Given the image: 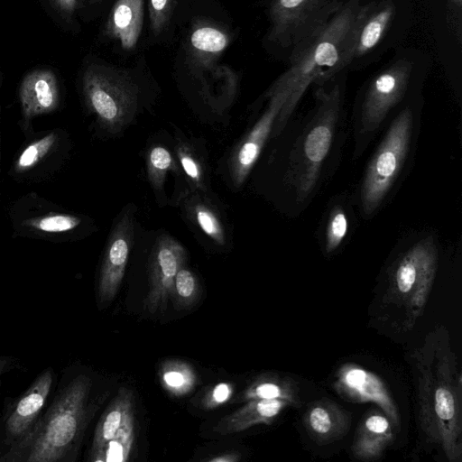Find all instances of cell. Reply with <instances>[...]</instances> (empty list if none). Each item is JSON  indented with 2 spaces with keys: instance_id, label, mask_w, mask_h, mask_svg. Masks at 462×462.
Here are the masks:
<instances>
[{
  "instance_id": "cell-26",
  "label": "cell",
  "mask_w": 462,
  "mask_h": 462,
  "mask_svg": "<svg viewBox=\"0 0 462 462\" xmlns=\"http://www.w3.org/2000/svg\"><path fill=\"white\" fill-rule=\"evenodd\" d=\"M200 287L196 275L181 267L175 275L171 299L177 309H187L198 300Z\"/></svg>"
},
{
  "instance_id": "cell-24",
  "label": "cell",
  "mask_w": 462,
  "mask_h": 462,
  "mask_svg": "<svg viewBox=\"0 0 462 462\" xmlns=\"http://www.w3.org/2000/svg\"><path fill=\"white\" fill-rule=\"evenodd\" d=\"M394 14V6L387 2L371 12L362 23L356 41L354 59L371 51L381 40Z\"/></svg>"
},
{
  "instance_id": "cell-4",
  "label": "cell",
  "mask_w": 462,
  "mask_h": 462,
  "mask_svg": "<svg viewBox=\"0 0 462 462\" xmlns=\"http://www.w3.org/2000/svg\"><path fill=\"white\" fill-rule=\"evenodd\" d=\"M93 381L85 374L60 388L51 405L31 430L0 457L7 462L75 461L97 404L91 399Z\"/></svg>"
},
{
  "instance_id": "cell-22",
  "label": "cell",
  "mask_w": 462,
  "mask_h": 462,
  "mask_svg": "<svg viewBox=\"0 0 462 462\" xmlns=\"http://www.w3.org/2000/svg\"><path fill=\"white\" fill-rule=\"evenodd\" d=\"M189 43L195 66L208 68L227 47L229 37L224 30L201 23L193 28Z\"/></svg>"
},
{
  "instance_id": "cell-12",
  "label": "cell",
  "mask_w": 462,
  "mask_h": 462,
  "mask_svg": "<svg viewBox=\"0 0 462 462\" xmlns=\"http://www.w3.org/2000/svg\"><path fill=\"white\" fill-rule=\"evenodd\" d=\"M133 216L126 211L121 216L110 236L97 288V303L99 309L108 306L114 300L122 283L133 245Z\"/></svg>"
},
{
  "instance_id": "cell-32",
  "label": "cell",
  "mask_w": 462,
  "mask_h": 462,
  "mask_svg": "<svg viewBox=\"0 0 462 462\" xmlns=\"http://www.w3.org/2000/svg\"><path fill=\"white\" fill-rule=\"evenodd\" d=\"M151 25L154 34H159L168 23L171 0H149Z\"/></svg>"
},
{
  "instance_id": "cell-7",
  "label": "cell",
  "mask_w": 462,
  "mask_h": 462,
  "mask_svg": "<svg viewBox=\"0 0 462 462\" xmlns=\"http://www.w3.org/2000/svg\"><path fill=\"white\" fill-rule=\"evenodd\" d=\"M412 68L408 60L395 61L376 75L358 96L351 116L353 160L364 155L377 134L404 104Z\"/></svg>"
},
{
  "instance_id": "cell-30",
  "label": "cell",
  "mask_w": 462,
  "mask_h": 462,
  "mask_svg": "<svg viewBox=\"0 0 462 462\" xmlns=\"http://www.w3.org/2000/svg\"><path fill=\"white\" fill-rule=\"evenodd\" d=\"M196 220L209 237L217 243L223 245L225 242V234L216 215L207 207L197 205L195 208Z\"/></svg>"
},
{
  "instance_id": "cell-33",
  "label": "cell",
  "mask_w": 462,
  "mask_h": 462,
  "mask_svg": "<svg viewBox=\"0 0 462 462\" xmlns=\"http://www.w3.org/2000/svg\"><path fill=\"white\" fill-rule=\"evenodd\" d=\"M180 164L186 174L196 183L201 181V169L197 161L189 153L180 152Z\"/></svg>"
},
{
  "instance_id": "cell-1",
  "label": "cell",
  "mask_w": 462,
  "mask_h": 462,
  "mask_svg": "<svg viewBox=\"0 0 462 462\" xmlns=\"http://www.w3.org/2000/svg\"><path fill=\"white\" fill-rule=\"evenodd\" d=\"M409 363L420 437L448 462H461L462 374L447 328L430 331Z\"/></svg>"
},
{
  "instance_id": "cell-36",
  "label": "cell",
  "mask_w": 462,
  "mask_h": 462,
  "mask_svg": "<svg viewBox=\"0 0 462 462\" xmlns=\"http://www.w3.org/2000/svg\"><path fill=\"white\" fill-rule=\"evenodd\" d=\"M16 360L14 357L3 356H0V383L3 374L12 369Z\"/></svg>"
},
{
  "instance_id": "cell-35",
  "label": "cell",
  "mask_w": 462,
  "mask_h": 462,
  "mask_svg": "<svg viewBox=\"0 0 462 462\" xmlns=\"http://www.w3.org/2000/svg\"><path fill=\"white\" fill-rule=\"evenodd\" d=\"M63 15L70 16L77 8V0H50Z\"/></svg>"
},
{
  "instance_id": "cell-34",
  "label": "cell",
  "mask_w": 462,
  "mask_h": 462,
  "mask_svg": "<svg viewBox=\"0 0 462 462\" xmlns=\"http://www.w3.org/2000/svg\"><path fill=\"white\" fill-rule=\"evenodd\" d=\"M231 393V386L228 383H219L209 394L207 404L212 407L214 405L222 403L230 397Z\"/></svg>"
},
{
  "instance_id": "cell-15",
  "label": "cell",
  "mask_w": 462,
  "mask_h": 462,
  "mask_svg": "<svg viewBox=\"0 0 462 462\" xmlns=\"http://www.w3.org/2000/svg\"><path fill=\"white\" fill-rule=\"evenodd\" d=\"M353 196L338 194L328 201L318 228L317 237L326 255L341 249L350 238L355 227Z\"/></svg>"
},
{
  "instance_id": "cell-23",
  "label": "cell",
  "mask_w": 462,
  "mask_h": 462,
  "mask_svg": "<svg viewBox=\"0 0 462 462\" xmlns=\"http://www.w3.org/2000/svg\"><path fill=\"white\" fill-rule=\"evenodd\" d=\"M252 399H280L294 407L301 403L297 383L290 376L277 374L257 377L244 393V400Z\"/></svg>"
},
{
  "instance_id": "cell-10",
  "label": "cell",
  "mask_w": 462,
  "mask_h": 462,
  "mask_svg": "<svg viewBox=\"0 0 462 462\" xmlns=\"http://www.w3.org/2000/svg\"><path fill=\"white\" fill-rule=\"evenodd\" d=\"M186 252L171 236H161L151 254L149 265V290L144 300V310L151 314L166 310L178 271L183 267Z\"/></svg>"
},
{
  "instance_id": "cell-16",
  "label": "cell",
  "mask_w": 462,
  "mask_h": 462,
  "mask_svg": "<svg viewBox=\"0 0 462 462\" xmlns=\"http://www.w3.org/2000/svg\"><path fill=\"white\" fill-rule=\"evenodd\" d=\"M303 423L309 436L319 445H325L348 433L351 415L336 402L321 399L309 405Z\"/></svg>"
},
{
  "instance_id": "cell-21",
  "label": "cell",
  "mask_w": 462,
  "mask_h": 462,
  "mask_svg": "<svg viewBox=\"0 0 462 462\" xmlns=\"http://www.w3.org/2000/svg\"><path fill=\"white\" fill-rule=\"evenodd\" d=\"M134 408V395L127 388H120L100 417L92 440L88 460L99 461L104 448L119 430L127 412Z\"/></svg>"
},
{
  "instance_id": "cell-8",
  "label": "cell",
  "mask_w": 462,
  "mask_h": 462,
  "mask_svg": "<svg viewBox=\"0 0 462 462\" xmlns=\"http://www.w3.org/2000/svg\"><path fill=\"white\" fill-rule=\"evenodd\" d=\"M83 92L90 109L110 131L117 132L134 113L136 87L119 71L89 67L83 76Z\"/></svg>"
},
{
  "instance_id": "cell-18",
  "label": "cell",
  "mask_w": 462,
  "mask_h": 462,
  "mask_svg": "<svg viewBox=\"0 0 462 462\" xmlns=\"http://www.w3.org/2000/svg\"><path fill=\"white\" fill-rule=\"evenodd\" d=\"M290 402L280 399H252L240 409L220 419L213 431L228 435L244 431L257 424H271Z\"/></svg>"
},
{
  "instance_id": "cell-5",
  "label": "cell",
  "mask_w": 462,
  "mask_h": 462,
  "mask_svg": "<svg viewBox=\"0 0 462 462\" xmlns=\"http://www.w3.org/2000/svg\"><path fill=\"white\" fill-rule=\"evenodd\" d=\"M421 103L409 99L385 126L353 196L365 219L372 218L404 179L413 161L421 117Z\"/></svg>"
},
{
  "instance_id": "cell-38",
  "label": "cell",
  "mask_w": 462,
  "mask_h": 462,
  "mask_svg": "<svg viewBox=\"0 0 462 462\" xmlns=\"http://www.w3.org/2000/svg\"><path fill=\"white\" fill-rule=\"evenodd\" d=\"M449 2L451 3V5L457 8V10H460L461 9V5H462V0H449Z\"/></svg>"
},
{
  "instance_id": "cell-27",
  "label": "cell",
  "mask_w": 462,
  "mask_h": 462,
  "mask_svg": "<svg viewBox=\"0 0 462 462\" xmlns=\"http://www.w3.org/2000/svg\"><path fill=\"white\" fill-rule=\"evenodd\" d=\"M162 381L172 393H187L194 383L190 367L182 362H168L162 368Z\"/></svg>"
},
{
  "instance_id": "cell-9",
  "label": "cell",
  "mask_w": 462,
  "mask_h": 462,
  "mask_svg": "<svg viewBox=\"0 0 462 462\" xmlns=\"http://www.w3.org/2000/svg\"><path fill=\"white\" fill-rule=\"evenodd\" d=\"M341 4L337 0H274L269 40L293 49L324 24Z\"/></svg>"
},
{
  "instance_id": "cell-13",
  "label": "cell",
  "mask_w": 462,
  "mask_h": 462,
  "mask_svg": "<svg viewBox=\"0 0 462 462\" xmlns=\"http://www.w3.org/2000/svg\"><path fill=\"white\" fill-rule=\"evenodd\" d=\"M335 387L338 393L349 400L377 404L392 425L399 426L398 409L385 384L375 374L358 366L346 365L338 372Z\"/></svg>"
},
{
  "instance_id": "cell-17",
  "label": "cell",
  "mask_w": 462,
  "mask_h": 462,
  "mask_svg": "<svg viewBox=\"0 0 462 462\" xmlns=\"http://www.w3.org/2000/svg\"><path fill=\"white\" fill-rule=\"evenodd\" d=\"M19 95L26 119L53 111L60 101L59 85L55 74L50 69L32 71L24 77Z\"/></svg>"
},
{
  "instance_id": "cell-2",
  "label": "cell",
  "mask_w": 462,
  "mask_h": 462,
  "mask_svg": "<svg viewBox=\"0 0 462 462\" xmlns=\"http://www.w3.org/2000/svg\"><path fill=\"white\" fill-rule=\"evenodd\" d=\"M372 5L358 0L341 4L324 24L292 49L291 67L273 83L287 88L290 97L275 120L272 137L280 135L311 83L331 80L354 60L356 36Z\"/></svg>"
},
{
  "instance_id": "cell-6",
  "label": "cell",
  "mask_w": 462,
  "mask_h": 462,
  "mask_svg": "<svg viewBox=\"0 0 462 462\" xmlns=\"http://www.w3.org/2000/svg\"><path fill=\"white\" fill-rule=\"evenodd\" d=\"M439 262L438 241L431 233L419 234L405 243L386 271L379 300L383 317L407 332L422 316L434 283Z\"/></svg>"
},
{
  "instance_id": "cell-28",
  "label": "cell",
  "mask_w": 462,
  "mask_h": 462,
  "mask_svg": "<svg viewBox=\"0 0 462 462\" xmlns=\"http://www.w3.org/2000/svg\"><path fill=\"white\" fill-rule=\"evenodd\" d=\"M56 141L55 134L51 133L43 138L28 145L19 156L16 162V170L24 171L33 167L43 158L53 146Z\"/></svg>"
},
{
  "instance_id": "cell-29",
  "label": "cell",
  "mask_w": 462,
  "mask_h": 462,
  "mask_svg": "<svg viewBox=\"0 0 462 462\" xmlns=\"http://www.w3.org/2000/svg\"><path fill=\"white\" fill-rule=\"evenodd\" d=\"M80 219L67 214H51L27 221L30 226L49 233H60L74 229Z\"/></svg>"
},
{
  "instance_id": "cell-3",
  "label": "cell",
  "mask_w": 462,
  "mask_h": 462,
  "mask_svg": "<svg viewBox=\"0 0 462 462\" xmlns=\"http://www.w3.org/2000/svg\"><path fill=\"white\" fill-rule=\"evenodd\" d=\"M317 85L315 105L297 126L284 175L295 206L303 208L332 174L343 143L345 79Z\"/></svg>"
},
{
  "instance_id": "cell-19",
  "label": "cell",
  "mask_w": 462,
  "mask_h": 462,
  "mask_svg": "<svg viewBox=\"0 0 462 462\" xmlns=\"http://www.w3.org/2000/svg\"><path fill=\"white\" fill-rule=\"evenodd\" d=\"M393 439V425L387 416L371 413L360 423L351 451L359 460L372 461L382 457Z\"/></svg>"
},
{
  "instance_id": "cell-14",
  "label": "cell",
  "mask_w": 462,
  "mask_h": 462,
  "mask_svg": "<svg viewBox=\"0 0 462 462\" xmlns=\"http://www.w3.org/2000/svg\"><path fill=\"white\" fill-rule=\"evenodd\" d=\"M53 383V370L41 373L22 395L6 418L5 429L9 447L22 439L33 427L45 405Z\"/></svg>"
},
{
  "instance_id": "cell-11",
  "label": "cell",
  "mask_w": 462,
  "mask_h": 462,
  "mask_svg": "<svg viewBox=\"0 0 462 462\" xmlns=\"http://www.w3.org/2000/svg\"><path fill=\"white\" fill-rule=\"evenodd\" d=\"M267 97L269 103L266 109L231 157L230 171L236 186L245 181L256 162L290 92L283 87L273 84Z\"/></svg>"
},
{
  "instance_id": "cell-37",
  "label": "cell",
  "mask_w": 462,
  "mask_h": 462,
  "mask_svg": "<svg viewBox=\"0 0 462 462\" xmlns=\"http://www.w3.org/2000/svg\"><path fill=\"white\" fill-rule=\"evenodd\" d=\"M239 459L238 454L235 452H229L227 454H223L221 456H217L216 457L210 458L211 462H234Z\"/></svg>"
},
{
  "instance_id": "cell-31",
  "label": "cell",
  "mask_w": 462,
  "mask_h": 462,
  "mask_svg": "<svg viewBox=\"0 0 462 462\" xmlns=\"http://www.w3.org/2000/svg\"><path fill=\"white\" fill-rule=\"evenodd\" d=\"M149 175L155 185H160L164 173L171 168L172 158L170 152L162 146L153 147L149 153Z\"/></svg>"
},
{
  "instance_id": "cell-25",
  "label": "cell",
  "mask_w": 462,
  "mask_h": 462,
  "mask_svg": "<svg viewBox=\"0 0 462 462\" xmlns=\"http://www.w3.org/2000/svg\"><path fill=\"white\" fill-rule=\"evenodd\" d=\"M134 441V410L125 415L119 430L104 448L99 461L124 462L131 454Z\"/></svg>"
},
{
  "instance_id": "cell-20",
  "label": "cell",
  "mask_w": 462,
  "mask_h": 462,
  "mask_svg": "<svg viewBox=\"0 0 462 462\" xmlns=\"http://www.w3.org/2000/svg\"><path fill=\"white\" fill-rule=\"evenodd\" d=\"M143 19V0H117L107 21L106 33L118 40L125 50H131L139 39Z\"/></svg>"
}]
</instances>
